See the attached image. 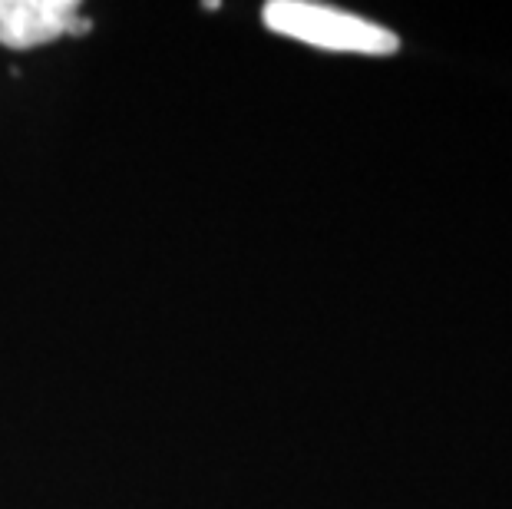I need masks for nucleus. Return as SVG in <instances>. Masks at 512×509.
I'll list each match as a JSON object with an SVG mask.
<instances>
[{
	"label": "nucleus",
	"instance_id": "1",
	"mask_svg": "<svg viewBox=\"0 0 512 509\" xmlns=\"http://www.w3.org/2000/svg\"><path fill=\"white\" fill-rule=\"evenodd\" d=\"M265 27L281 37L311 43L321 50L337 53H394L400 47L397 34H390L380 24H370L364 17L344 14V10L324 4H304V0H271L265 4Z\"/></svg>",
	"mask_w": 512,
	"mask_h": 509
},
{
	"label": "nucleus",
	"instance_id": "2",
	"mask_svg": "<svg viewBox=\"0 0 512 509\" xmlns=\"http://www.w3.org/2000/svg\"><path fill=\"white\" fill-rule=\"evenodd\" d=\"M80 17L73 0H0V43L10 50H30L70 34Z\"/></svg>",
	"mask_w": 512,
	"mask_h": 509
}]
</instances>
